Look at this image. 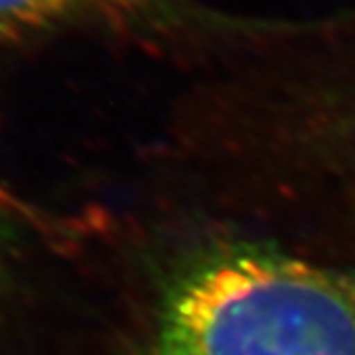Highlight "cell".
<instances>
[{
	"label": "cell",
	"mask_w": 355,
	"mask_h": 355,
	"mask_svg": "<svg viewBox=\"0 0 355 355\" xmlns=\"http://www.w3.org/2000/svg\"><path fill=\"white\" fill-rule=\"evenodd\" d=\"M148 355H355V266L207 243L162 286Z\"/></svg>",
	"instance_id": "obj_1"
},
{
	"label": "cell",
	"mask_w": 355,
	"mask_h": 355,
	"mask_svg": "<svg viewBox=\"0 0 355 355\" xmlns=\"http://www.w3.org/2000/svg\"><path fill=\"white\" fill-rule=\"evenodd\" d=\"M324 51L334 55L336 69L342 71H320L318 91L322 105L334 113L331 116L343 128H355V22L349 24V32H343L342 26L331 28Z\"/></svg>",
	"instance_id": "obj_2"
},
{
	"label": "cell",
	"mask_w": 355,
	"mask_h": 355,
	"mask_svg": "<svg viewBox=\"0 0 355 355\" xmlns=\"http://www.w3.org/2000/svg\"><path fill=\"white\" fill-rule=\"evenodd\" d=\"M109 0H0V38H16L62 24Z\"/></svg>",
	"instance_id": "obj_3"
}]
</instances>
